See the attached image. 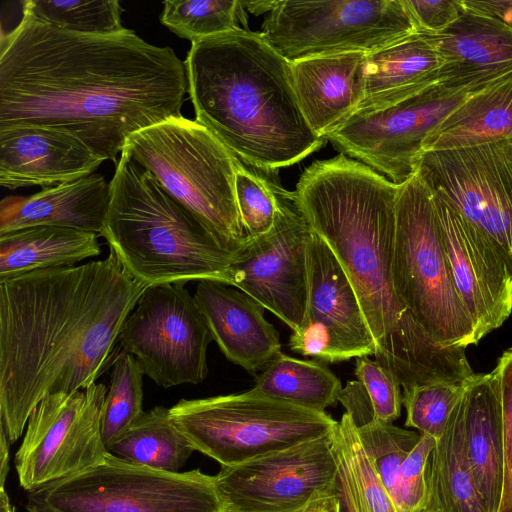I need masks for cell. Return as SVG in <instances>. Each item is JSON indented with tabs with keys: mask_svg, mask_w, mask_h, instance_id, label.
I'll return each instance as SVG.
<instances>
[{
	"mask_svg": "<svg viewBox=\"0 0 512 512\" xmlns=\"http://www.w3.org/2000/svg\"><path fill=\"white\" fill-rule=\"evenodd\" d=\"M188 92L185 63L171 47L124 29L82 34L22 10L0 44V131L66 133L116 162L134 133L180 117Z\"/></svg>",
	"mask_w": 512,
	"mask_h": 512,
	"instance_id": "cell-1",
	"label": "cell"
},
{
	"mask_svg": "<svg viewBox=\"0 0 512 512\" xmlns=\"http://www.w3.org/2000/svg\"><path fill=\"white\" fill-rule=\"evenodd\" d=\"M146 287L112 252L0 282V427L11 443L42 399L85 390L111 368Z\"/></svg>",
	"mask_w": 512,
	"mask_h": 512,
	"instance_id": "cell-2",
	"label": "cell"
},
{
	"mask_svg": "<svg viewBox=\"0 0 512 512\" xmlns=\"http://www.w3.org/2000/svg\"><path fill=\"white\" fill-rule=\"evenodd\" d=\"M401 185L340 153L311 164L293 192L302 215L330 247L356 292L375 342V360L394 373L402 388L464 381L474 375L465 349L436 344L394 290Z\"/></svg>",
	"mask_w": 512,
	"mask_h": 512,
	"instance_id": "cell-3",
	"label": "cell"
},
{
	"mask_svg": "<svg viewBox=\"0 0 512 512\" xmlns=\"http://www.w3.org/2000/svg\"><path fill=\"white\" fill-rule=\"evenodd\" d=\"M184 63L195 120L258 173L325 145L302 114L291 62L261 32L240 28L196 41Z\"/></svg>",
	"mask_w": 512,
	"mask_h": 512,
	"instance_id": "cell-4",
	"label": "cell"
},
{
	"mask_svg": "<svg viewBox=\"0 0 512 512\" xmlns=\"http://www.w3.org/2000/svg\"><path fill=\"white\" fill-rule=\"evenodd\" d=\"M109 189L100 235L134 279L147 287L200 280L231 284L237 252L125 150Z\"/></svg>",
	"mask_w": 512,
	"mask_h": 512,
	"instance_id": "cell-5",
	"label": "cell"
},
{
	"mask_svg": "<svg viewBox=\"0 0 512 512\" xmlns=\"http://www.w3.org/2000/svg\"><path fill=\"white\" fill-rule=\"evenodd\" d=\"M123 150L229 249L238 252L248 242L235 195L243 163L206 127L172 117L132 134Z\"/></svg>",
	"mask_w": 512,
	"mask_h": 512,
	"instance_id": "cell-6",
	"label": "cell"
},
{
	"mask_svg": "<svg viewBox=\"0 0 512 512\" xmlns=\"http://www.w3.org/2000/svg\"><path fill=\"white\" fill-rule=\"evenodd\" d=\"M392 280L399 300L436 344L466 349L477 343L454 286L432 190L417 171L397 198Z\"/></svg>",
	"mask_w": 512,
	"mask_h": 512,
	"instance_id": "cell-7",
	"label": "cell"
},
{
	"mask_svg": "<svg viewBox=\"0 0 512 512\" xmlns=\"http://www.w3.org/2000/svg\"><path fill=\"white\" fill-rule=\"evenodd\" d=\"M173 422L196 451L221 466H235L332 432L337 421L251 390L181 399Z\"/></svg>",
	"mask_w": 512,
	"mask_h": 512,
	"instance_id": "cell-8",
	"label": "cell"
},
{
	"mask_svg": "<svg viewBox=\"0 0 512 512\" xmlns=\"http://www.w3.org/2000/svg\"><path fill=\"white\" fill-rule=\"evenodd\" d=\"M28 512H228L216 477L200 469L166 472L108 451L75 475L29 492Z\"/></svg>",
	"mask_w": 512,
	"mask_h": 512,
	"instance_id": "cell-9",
	"label": "cell"
},
{
	"mask_svg": "<svg viewBox=\"0 0 512 512\" xmlns=\"http://www.w3.org/2000/svg\"><path fill=\"white\" fill-rule=\"evenodd\" d=\"M418 32L401 0L275 1L261 34L288 61L372 53Z\"/></svg>",
	"mask_w": 512,
	"mask_h": 512,
	"instance_id": "cell-10",
	"label": "cell"
},
{
	"mask_svg": "<svg viewBox=\"0 0 512 512\" xmlns=\"http://www.w3.org/2000/svg\"><path fill=\"white\" fill-rule=\"evenodd\" d=\"M486 85L452 87L438 82L394 104L355 111L325 140L401 185L416 173L432 132Z\"/></svg>",
	"mask_w": 512,
	"mask_h": 512,
	"instance_id": "cell-11",
	"label": "cell"
},
{
	"mask_svg": "<svg viewBox=\"0 0 512 512\" xmlns=\"http://www.w3.org/2000/svg\"><path fill=\"white\" fill-rule=\"evenodd\" d=\"M213 340L207 322L185 284L148 286L128 316L119 347L132 354L158 386L199 384L208 374Z\"/></svg>",
	"mask_w": 512,
	"mask_h": 512,
	"instance_id": "cell-12",
	"label": "cell"
},
{
	"mask_svg": "<svg viewBox=\"0 0 512 512\" xmlns=\"http://www.w3.org/2000/svg\"><path fill=\"white\" fill-rule=\"evenodd\" d=\"M107 387L46 396L30 414L15 454L21 487L34 491L101 463L108 453L101 431Z\"/></svg>",
	"mask_w": 512,
	"mask_h": 512,
	"instance_id": "cell-13",
	"label": "cell"
},
{
	"mask_svg": "<svg viewBox=\"0 0 512 512\" xmlns=\"http://www.w3.org/2000/svg\"><path fill=\"white\" fill-rule=\"evenodd\" d=\"M277 202L274 226L250 238L231 265V284L283 321L292 332L303 325L308 302V250L313 230L294 192L272 181Z\"/></svg>",
	"mask_w": 512,
	"mask_h": 512,
	"instance_id": "cell-14",
	"label": "cell"
},
{
	"mask_svg": "<svg viewBox=\"0 0 512 512\" xmlns=\"http://www.w3.org/2000/svg\"><path fill=\"white\" fill-rule=\"evenodd\" d=\"M417 172L512 262V160L505 141L424 152Z\"/></svg>",
	"mask_w": 512,
	"mask_h": 512,
	"instance_id": "cell-15",
	"label": "cell"
},
{
	"mask_svg": "<svg viewBox=\"0 0 512 512\" xmlns=\"http://www.w3.org/2000/svg\"><path fill=\"white\" fill-rule=\"evenodd\" d=\"M215 477L228 512H299L318 494L337 488L331 433L221 466Z\"/></svg>",
	"mask_w": 512,
	"mask_h": 512,
	"instance_id": "cell-16",
	"label": "cell"
},
{
	"mask_svg": "<svg viewBox=\"0 0 512 512\" xmlns=\"http://www.w3.org/2000/svg\"><path fill=\"white\" fill-rule=\"evenodd\" d=\"M290 349L323 362L375 354V342L356 292L327 243L314 231L308 250V302Z\"/></svg>",
	"mask_w": 512,
	"mask_h": 512,
	"instance_id": "cell-17",
	"label": "cell"
},
{
	"mask_svg": "<svg viewBox=\"0 0 512 512\" xmlns=\"http://www.w3.org/2000/svg\"><path fill=\"white\" fill-rule=\"evenodd\" d=\"M433 197L454 286L478 343L512 312V262L446 201Z\"/></svg>",
	"mask_w": 512,
	"mask_h": 512,
	"instance_id": "cell-18",
	"label": "cell"
},
{
	"mask_svg": "<svg viewBox=\"0 0 512 512\" xmlns=\"http://www.w3.org/2000/svg\"><path fill=\"white\" fill-rule=\"evenodd\" d=\"M194 298L224 356L251 374L281 353L279 334L265 308L239 289L219 281H197Z\"/></svg>",
	"mask_w": 512,
	"mask_h": 512,
	"instance_id": "cell-19",
	"label": "cell"
},
{
	"mask_svg": "<svg viewBox=\"0 0 512 512\" xmlns=\"http://www.w3.org/2000/svg\"><path fill=\"white\" fill-rule=\"evenodd\" d=\"M103 161L63 132L32 127L0 131V185L7 189L71 182L94 174Z\"/></svg>",
	"mask_w": 512,
	"mask_h": 512,
	"instance_id": "cell-20",
	"label": "cell"
},
{
	"mask_svg": "<svg viewBox=\"0 0 512 512\" xmlns=\"http://www.w3.org/2000/svg\"><path fill=\"white\" fill-rule=\"evenodd\" d=\"M466 459L488 512H502L506 454L496 371L467 379L458 402Z\"/></svg>",
	"mask_w": 512,
	"mask_h": 512,
	"instance_id": "cell-21",
	"label": "cell"
},
{
	"mask_svg": "<svg viewBox=\"0 0 512 512\" xmlns=\"http://www.w3.org/2000/svg\"><path fill=\"white\" fill-rule=\"evenodd\" d=\"M367 54L318 55L291 62L302 114L319 137L339 127L364 98Z\"/></svg>",
	"mask_w": 512,
	"mask_h": 512,
	"instance_id": "cell-22",
	"label": "cell"
},
{
	"mask_svg": "<svg viewBox=\"0 0 512 512\" xmlns=\"http://www.w3.org/2000/svg\"><path fill=\"white\" fill-rule=\"evenodd\" d=\"M110 189L101 174H92L31 196H7L0 202V234L33 226H58L101 234Z\"/></svg>",
	"mask_w": 512,
	"mask_h": 512,
	"instance_id": "cell-23",
	"label": "cell"
},
{
	"mask_svg": "<svg viewBox=\"0 0 512 512\" xmlns=\"http://www.w3.org/2000/svg\"><path fill=\"white\" fill-rule=\"evenodd\" d=\"M431 36L442 59L440 83L482 86L512 73V32L486 17L465 9L450 27Z\"/></svg>",
	"mask_w": 512,
	"mask_h": 512,
	"instance_id": "cell-24",
	"label": "cell"
},
{
	"mask_svg": "<svg viewBox=\"0 0 512 512\" xmlns=\"http://www.w3.org/2000/svg\"><path fill=\"white\" fill-rule=\"evenodd\" d=\"M441 67L432 36L420 32L367 54L364 98L357 110L382 108L438 83Z\"/></svg>",
	"mask_w": 512,
	"mask_h": 512,
	"instance_id": "cell-25",
	"label": "cell"
},
{
	"mask_svg": "<svg viewBox=\"0 0 512 512\" xmlns=\"http://www.w3.org/2000/svg\"><path fill=\"white\" fill-rule=\"evenodd\" d=\"M509 139H512V73L475 91L446 117L425 142L424 152Z\"/></svg>",
	"mask_w": 512,
	"mask_h": 512,
	"instance_id": "cell-26",
	"label": "cell"
},
{
	"mask_svg": "<svg viewBox=\"0 0 512 512\" xmlns=\"http://www.w3.org/2000/svg\"><path fill=\"white\" fill-rule=\"evenodd\" d=\"M101 253L98 234L33 226L0 234V282L35 270L70 267Z\"/></svg>",
	"mask_w": 512,
	"mask_h": 512,
	"instance_id": "cell-27",
	"label": "cell"
},
{
	"mask_svg": "<svg viewBox=\"0 0 512 512\" xmlns=\"http://www.w3.org/2000/svg\"><path fill=\"white\" fill-rule=\"evenodd\" d=\"M427 485L426 510L488 512L478 493L466 459L458 403L429 456Z\"/></svg>",
	"mask_w": 512,
	"mask_h": 512,
	"instance_id": "cell-28",
	"label": "cell"
},
{
	"mask_svg": "<svg viewBox=\"0 0 512 512\" xmlns=\"http://www.w3.org/2000/svg\"><path fill=\"white\" fill-rule=\"evenodd\" d=\"M331 441L342 512H398L349 413L336 423Z\"/></svg>",
	"mask_w": 512,
	"mask_h": 512,
	"instance_id": "cell-29",
	"label": "cell"
},
{
	"mask_svg": "<svg viewBox=\"0 0 512 512\" xmlns=\"http://www.w3.org/2000/svg\"><path fill=\"white\" fill-rule=\"evenodd\" d=\"M252 392L317 412L334 406L342 385L331 370L314 360L282 352L257 377Z\"/></svg>",
	"mask_w": 512,
	"mask_h": 512,
	"instance_id": "cell-30",
	"label": "cell"
},
{
	"mask_svg": "<svg viewBox=\"0 0 512 512\" xmlns=\"http://www.w3.org/2000/svg\"><path fill=\"white\" fill-rule=\"evenodd\" d=\"M129 462L166 472H180L194 447L173 422L170 408L156 406L108 448Z\"/></svg>",
	"mask_w": 512,
	"mask_h": 512,
	"instance_id": "cell-31",
	"label": "cell"
},
{
	"mask_svg": "<svg viewBox=\"0 0 512 512\" xmlns=\"http://www.w3.org/2000/svg\"><path fill=\"white\" fill-rule=\"evenodd\" d=\"M144 375L137 359L121 349L111 366L110 385L102 407L101 431L107 448L144 413Z\"/></svg>",
	"mask_w": 512,
	"mask_h": 512,
	"instance_id": "cell-32",
	"label": "cell"
},
{
	"mask_svg": "<svg viewBox=\"0 0 512 512\" xmlns=\"http://www.w3.org/2000/svg\"><path fill=\"white\" fill-rule=\"evenodd\" d=\"M160 21L191 43L240 29V24L248 29L246 9L236 0H167Z\"/></svg>",
	"mask_w": 512,
	"mask_h": 512,
	"instance_id": "cell-33",
	"label": "cell"
},
{
	"mask_svg": "<svg viewBox=\"0 0 512 512\" xmlns=\"http://www.w3.org/2000/svg\"><path fill=\"white\" fill-rule=\"evenodd\" d=\"M22 10L37 19L68 31L111 35L123 31L117 0H27Z\"/></svg>",
	"mask_w": 512,
	"mask_h": 512,
	"instance_id": "cell-34",
	"label": "cell"
},
{
	"mask_svg": "<svg viewBox=\"0 0 512 512\" xmlns=\"http://www.w3.org/2000/svg\"><path fill=\"white\" fill-rule=\"evenodd\" d=\"M357 427L361 441L398 511L401 467L421 434L375 418Z\"/></svg>",
	"mask_w": 512,
	"mask_h": 512,
	"instance_id": "cell-35",
	"label": "cell"
},
{
	"mask_svg": "<svg viewBox=\"0 0 512 512\" xmlns=\"http://www.w3.org/2000/svg\"><path fill=\"white\" fill-rule=\"evenodd\" d=\"M466 381H437L403 388L405 426L439 439L464 392Z\"/></svg>",
	"mask_w": 512,
	"mask_h": 512,
	"instance_id": "cell-36",
	"label": "cell"
},
{
	"mask_svg": "<svg viewBox=\"0 0 512 512\" xmlns=\"http://www.w3.org/2000/svg\"><path fill=\"white\" fill-rule=\"evenodd\" d=\"M235 195L247 236L256 238L269 232L274 226L277 213L272 180L242 164L236 172Z\"/></svg>",
	"mask_w": 512,
	"mask_h": 512,
	"instance_id": "cell-37",
	"label": "cell"
},
{
	"mask_svg": "<svg viewBox=\"0 0 512 512\" xmlns=\"http://www.w3.org/2000/svg\"><path fill=\"white\" fill-rule=\"evenodd\" d=\"M355 375L364 386L374 418L392 423L401 413V384L392 371L368 356L356 358Z\"/></svg>",
	"mask_w": 512,
	"mask_h": 512,
	"instance_id": "cell-38",
	"label": "cell"
},
{
	"mask_svg": "<svg viewBox=\"0 0 512 512\" xmlns=\"http://www.w3.org/2000/svg\"><path fill=\"white\" fill-rule=\"evenodd\" d=\"M437 439L421 434L405 458L399 481L398 512H424L428 504L427 464Z\"/></svg>",
	"mask_w": 512,
	"mask_h": 512,
	"instance_id": "cell-39",
	"label": "cell"
},
{
	"mask_svg": "<svg viewBox=\"0 0 512 512\" xmlns=\"http://www.w3.org/2000/svg\"><path fill=\"white\" fill-rule=\"evenodd\" d=\"M416 29L438 35L450 27L464 12L463 0H401Z\"/></svg>",
	"mask_w": 512,
	"mask_h": 512,
	"instance_id": "cell-40",
	"label": "cell"
},
{
	"mask_svg": "<svg viewBox=\"0 0 512 512\" xmlns=\"http://www.w3.org/2000/svg\"><path fill=\"white\" fill-rule=\"evenodd\" d=\"M497 374L506 454V483L502 512H512V348L498 359Z\"/></svg>",
	"mask_w": 512,
	"mask_h": 512,
	"instance_id": "cell-41",
	"label": "cell"
},
{
	"mask_svg": "<svg viewBox=\"0 0 512 512\" xmlns=\"http://www.w3.org/2000/svg\"><path fill=\"white\" fill-rule=\"evenodd\" d=\"M338 401L346 408L357 426H361L374 419L373 408L369 396L358 380L350 381L342 388Z\"/></svg>",
	"mask_w": 512,
	"mask_h": 512,
	"instance_id": "cell-42",
	"label": "cell"
},
{
	"mask_svg": "<svg viewBox=\"0 0 512 512\" xmlns=\"http://www.w3.org/2000/svg\"><path fill=\"white\" fill-rule=\"evenodd\" d=\"M467 11L486 17L512 32V0H463Z\"/></svg>",
	"mask_w": 512,
	"mask_h": 512,
	"instance_id": "cell-43",
	"label": "cell"
},
{
	"mask_svg": "<svg viewBox=\"0 0 512 512\" xmlns=\"http://www.w3.org/2000/svg\"><path fill=\"white\" fill-rule=\"evenodd\" d=\"M299 512H342L337 488L318 494Z\"/></svg>",
	"mask_w": 512,
	"mask_h": 512,
	"instance_id": "cell-44",
	"label": "cell"
},
{
	"mask_svg": "<svg viewBox=\"0 0 512 512\" xmlns=\"http://www.w3.org/2000/svg\"><path fill=\"white\" fill-rule=\"evenodd\" d=\"M10 441L2 427H0V488H4L9 473V445Z\"/></svg>",
	"mask_w": 512,
	"mask_h": 512,
	"instance_id": "cell-45",
	"label": "cell"
},
{
	"mask_svg": "<svg viewBox=\"0 0 512 512\" xmlns=\"http://www.w3.org/2000/svg\"><path fill=\"white\" fill-rule=\"evenodd\" d=\"M245 9L255 15H260L265 12H270L274 6L275 1H257V2H245L242 1Z\"/></svg>",
	"mask_w": 512,
	"mask_h": 512,
	"instance_id": "cell-46",
	"label": "cell"
},
{
	"mask_svg": "<svg viewBox=\"0 0 512 512\" xmlns=\"http://www.w3.org/2000/svg\"><path fill=\"white\" fill-rule=\"evenodd\" d=\"M0 512H15L5 488H0Z\"/></svg>",
	"mask_w": 512,
	"mask_h": 512,
	"instance_id": "cell-47",
	"label": "cell"
},
{
	"mask_svg": "<svg viewBox=\"0 0 512 512\" xmlns=\"http://www.w3.org/2000/svg\"><path fill=\"white\" fill-rule=\"evenodd\" d=\"M505 144H506V148H507V151L509 153V156H510V158L512 160V139L506 140Z\"/></svg>",
	"mask_w": 512,
	"mask_h": 512,
	"instance_id": "cell-48",
	"label": "cell"
},
{
	"mask_svg": "<svg viewBox=\"0 0 512 512\" xmlns=\"http://www.w3.org/2000/svg\"><path fill=\"white\" fill-rule=\"evenodd\" d=\"M424 512H435V511H432V510H425Z\"/></svg>",
	"mask_w": 512,
	"mask_h": 512,
	"instance_id": "cell-49",
	"label": "cell"
}]
</instances>
